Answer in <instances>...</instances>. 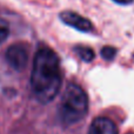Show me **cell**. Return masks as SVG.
I'll return each instance as SVG.
<instances>
[{"mask_svg": "<svg viewBox=\"0 0 134 134\" xmlns=\"http://www.w3.org/2000/svg\"><path fill=\"white\" fill-rule=\"evenodd\" d=\"M6 60L12 68L21 71L28 61V49L23 44H13L6 51Z\"/></svg>", "mask_w": 134, "mask_h": 134, "instance_id": "3957f363", "label": "cell"}, {"mask_svg": "<svg viewBox=\"0 0 134 134\" xmlns=\"http://www.w3.org/2000/svg\"><path fill=\"white\" fill-rule=\"evenodd\" d=\"M88 134H118V130L111 119L100 116L92 121Z\"/></svg>", "mask_w": 134, "mask_h": 134, "instance_id": "5b68a950", "label": "cell"}, {"mask_svg": "<svg viewBox=\"0 0 134 134\" xmlns=\"http://www.w3.org/2000/svg\"><path fill=\"white\" fill-rule=\"evenodd\" d=\"M115 54H116V51L114 47L107 46L101 49V55H102V58L106 59V60H112V59L115 57Z\"/></svg>", "mask_w": 134, "mask_h": 134, "instance_id": "52a82bcc", "label": "cell"}, {"mask_svg": "<svg viewBox=\"0 0 134 134\" xmlns=\"http://www.w3.org/2000/svg\"><path fill=\"white\" fill-rule=\"evenodd\" d=\"M88 111L86 92L75 83L66 87L59 105V118L65 125H73L85 118Z\"/></svg>", "mask_w": 134, "mask_h": 134, "instance_id": "7a4b0ae2", "label": "cell"}, {"mask_svg": "<svg viewBox=\"0 0 134 134\" xmlns=\"http://www.w3.org/2000/svg\"><path fill=\"white\" fill-rule=\"evenodd\" d=\"M74 52H75V53L78 54V55L80 57V58L82 59L83 61H87V63L92 61L93 59H94V57H95L94 51H93V49L91 48V47H86V46H76L75 48H74Z\"/></svg>", "mask_w": 134, "mask_h": 134, "instance_id": "8992f818", "label": "cell"}, {"mask_svg": "<svg viewBox=\"0 0 134 134\" xmlns=\"http://www.w3.org/2000/svg\"><path fill=\"white\" fill-rule=\"evenodd\" d=\"M61 86L60 61L53 49L41 47L37 51L31 73V87L38 101L48 104L58 95Z\"/></svg>", "mask_w": 134, "mask_h": 134, "instance_id": "6da1fadb", "label": "cell"}, {"mask_svg": "<svg viewBox=\"0 0 134 134\" xmlns=\"http://www.w3.org/2000/svg\"><path fill=\"white\" fill-rule=\"evenodd\" d=\"M113 1L118 2V4H121V5H128L133 1V0H113Z\"/></svg>", "mask_w": 134, "mask_h": 134, "instance_id": "9c48e42d", "label": "cell"}, {"mask_svg": "<svg viewBox=\"0 0 134 134\" xmlns=\"http://www.w3.org/2000/svg\"><path fill=\"white\" fill-rule=\"evenodd\" d=\"M8 26L6 25L5 23H1L0 21V44L1 42H4L5 40L7 39V37H8Z\"/></svg>", "mask_w": 134, "mask_h": 134, "instance_id": "ba28073f", "label": "cell"}, {"mask_svg": "<svg viewBox=\"0 0 134 134\" xmlns=\"http://www.w3.org/2000/svg\"><path fill=\"white\" fill-rule=\"evenodd\" d=\"M60 19L63 23L80 32H91L93 28V25L88 19L83 18L82 15L75 13L72 11H64L60 13Z\"/></svg>", "mask_w": 134, "mask_h": 134, "instance_id": "277c9868", "label": "cell"}]
</instances>
